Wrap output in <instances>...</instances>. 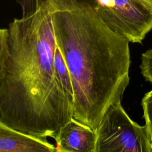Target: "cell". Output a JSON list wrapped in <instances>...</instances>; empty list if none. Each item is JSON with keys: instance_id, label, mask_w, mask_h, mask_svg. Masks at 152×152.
Wrapping results in <instances>:
<instances>
[{"instance_id": "5", "label": "cell", "mask_w": 152, "mask_h": 152, "mask_svg": "<svg viewBox=\"0 0 152 152\" xmlns=\"http://www.w3.org/2000/svg\"><path fill=\"white\" fill-rule=\"evenodd\" d=\"M53 139L56 144V152H96V132L74 117Z\"/></svg>"}, {"instance_id": "2", "label": "cell", "mask_w": 152, "mask_h": 152, "mask_svg": "<svg viewBox=\"0 0 152 152\" xmlns=\"http://www.w3.org/2000/svg\"><path fill=\"white\" fill-rule=\"evenodd\" d=\"M52 16L56 44L71 77L73 117L96 132L129 84V42L112 30L92 5Z\"/></svg>"}, {"instance_id": "3", "label": "cell", "mask_w": 152, "mask_h": 152, "mask_svg": "<svg viewBox=\"0 0 152 152\" xmlns=\"http://www.w3.org/2000/svg\"><path fill=\"white\" fill-rule=\"evenodd\" d=\"M96 134V152H152L145 125L133 121L121 102L109 107Z\"/></svg>"}, {"instance_id": "11", "label": "cell", "mask_w": 152, "mask_h": 152, "mask_svg": "<svg viewBox=\"0 0 152 152\" xmlns=\"http://www.w3.org/2000/svg\"><path fill=\"white\" fill-rule=\"evenodd\" d=\"M147 6H148L150 8L152 9V0H140Z\"/></svg>"}, {"instance_id": "4", "label": "cell", "mask_w": 152, "mask_h": 152, "mask_svg": "<svg viewBox=\"0 0 152 152\" xmlns=\"http://www.w3.org/2000/svg\"><path fill=\"white\" fill-rule=\"evenodd\" d=\"M102 20L132 43H141L152 29V9L140 0H94Z\"/></svg>"}, {"instance_id": "7", "label": "cell", "mask_w": 152, "mask_h": 152, "mask_svg": "<svg viewBox=\"0 0 152 152\" xmlns=\"http://www.w3.org/2000/svg\"><path fill=\"white\" fill-rule=\"evenodd\" d=\"M21 8L22 17L30 15L41 8L50 5L54 11L72 10L87 5L94 7V0H15ZM53 11V12H54Z\"/></svg>"}, {"instance_id": "8", "label": "cell", "mask_w": 152, "mask_h": 152, "mask_svg": "<svg viewBox=\"0 0 152 152\" xmlns=\"http://www.w3.org/2000/svg\"><path fill=\"white\" fill-rule=\"evenodd\" d=\"M54 68L58 82L68 98L74 104V94L71 75L64 58L57 46L54 52Z\"/></svg>"}, {"instance_id": "6", "label": "cell", "mask_w": 152, "mask_h": 152, "mask_svg": "<svg viewBox=\"0 0 152 152\" xmlns=\"http://www.w3.org/2000/svg\"><path fill=\"white\" fill-rule=\"evenodd\" d=\"M0 152H56L45 138L26 134L0 123Z\"/></svg>"}, {"instance_id": "1", "label": "cell", "mask_w": 152, "mask_h": 152, "mask_svg": "<svg viewBox=\"0 0 152 152\" xmlns=\"http://www.w3.org/2000/svg\"><path fill=\"white\" fill-rule=\"evenodd\" d=\"M53 12L43 7L0 30V123L40 138H54L74 115L55 75Z\"/></svg>"}, {"instance_id": "9", "label": "cell", "mask_w": 152, "mask_h": 152, "mask_svg": "<svg viewBox=\"0 0 152 152\" xmlns=\"http://www.w3.org/2000/svg\"><path fill=\"white\" fill-rule=\"evenodd\" d=\"M141 106L145 125L152 144V90L145 94L141 100Z\"/></svg>"}, {"instance_id": "10", "label": "cell", "mask_w": 152, "mask_h": 152, "mask_svg": "<svg viewBox=\"0 0 152 152\" xmlns=\"http://www.w3.org/2000/svg\"><path fill=\"white\" fill-rule=\"evenodd\" d=\"M140 64L141 72L145 79L152 83V49H150L141 55Z\"/></svg>"}]
</instances>
